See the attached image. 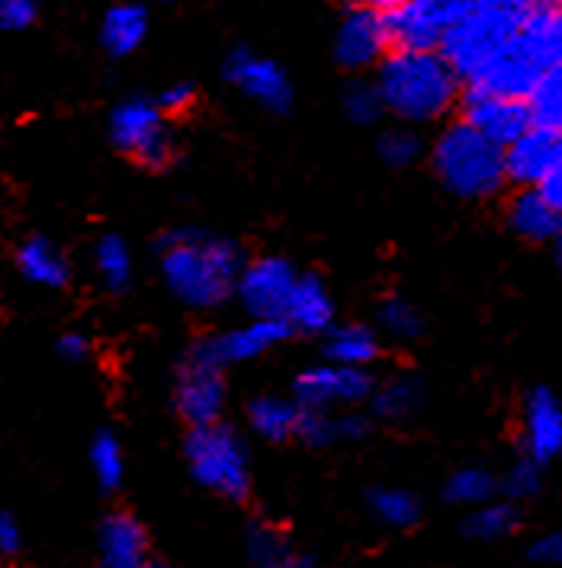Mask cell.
<instances>
[{"mask_svg":"<svg viewBox=\"0 0 562 568\" xmlns=\"http://www.w3.org/2000/svg\"><path fill=\"white\" fill-rule=\"evenodd\" d=\"M373 395V379L360 366H344V363H319L302 369L293 383V398L302 408H319V412H338V408H357L370 402Z\"/></svg>","mask_w":562,"mask_h":568,"instance_id":"9c48e42d","label":"cell"},{"mask_svg":"<svg viewBox=\"0 0 562 568\" xmlns=\"http://www.w3.org/2000/svg\"><path fill=\"white\" fill-rule=\"evenodd\" d=\"M280 568H315V562H312V559H305V556H299V552H293V556H290V559H287Z\"/></svg>","mask_w":562,"mask_h":568,"instance_id":"7bdbcfd3","label":"cell"},{"mask_svg":"<svg viewBox=\"0 0 562 568\" xmlns=\"http://www.w3.org/2000/svg\"><path fill=\"white\" fill-rule=\"evenodd\" d=\"M299 273L287 257L264 254L241 267L235 300L251 318H287V305L297 290Z\"/></svg>","mask_w":562,"mask_h":568,"instance_id":"30bf717a","label":"cell"},{"mask_svg":"<svg viewBox=\"0 0 562 568\" xmlns=\"http://www.w3.org/2000/svg\"><path fill=\"white\" fill-rule=\"evenodd\" d=\"M499 491H502V485L485 466H460L444 485L446 501L463 505V508H479V505L492 501Z\"/></svg>","mask_w":562,"mask_h":568,"instance_id":"4316f807","label":"cell"},{"mask_svg":"<svg viewBox=\"0 0 562 568\" xmlns=\"http://www.w3.org/2000/svg\"><path fill=\"white\" fill-rule=\"evenodd\" d=\"M528 556H531V562H536V566L562 568V527H553L543 537L533 539Z\"/></svg>","mask_w":562,"mask_h":568,"instance_id":"74e56055","label":"cell"},{"mask_svg":"<svg viewBox=\"0 0 562 568\" xmlns=\"http://www.w3.org/2000/svg\"><path fill=\"white\" fill-rule=\"evenodd\" d=\"M392 52L383 7H354L334 36V59L351 71L380 64Z\"/></svg>","mask_w":562,"mask_h":568,"instance_id":"4fadbf2b","label":"cell"},{"mask_svg":"<svg viewBox=\"0 0 562 568\" xmlns=\"http://www.w3.org/2000/svg\"><path fill=\"white\" fill-rule=\"evenodd\" d=\"M508 225L521 239L553 241L562 229V212L536 186H521L508 203Z\"/></svg>","mask_w":562,"mask_h":568,"instance_id":"d6986e66","label":"cell"},{"mask_svg":"<svg viewBox=\"0 0 562 568\" xmlns=\"http://www.w3.org/2000/svg\"><path fill=\"white\" fill-rule=\"evenodd\" d=\"M553 251H556V261H560V267H562V229H560V235L553 239Z\"/></svg>","mask_w":562,"mask_h":568,"instance_id":"f6af8a7d","label":"cell"},{"mask_svg":"<svg viewBox=\"0 0 562 568\" xmlns=\"http://www.w3.org/2000/svg\"><path fill=\"white\" fill-rule=\"evenodd\" d=\"M562 149V135L553 129L531 125L511 145H504V168L514 186H540Z\"/></svg>","mask_w":562,"mask_h":568,"instance_id":"2e32d148","label":"cell"},{"mask_svg":"<svg viewBox=\"0 0 562 568\" xmlns=\"http://www.w3.org/2000/svg\"><path fill=\"white\" fill-rule=\"evenodd\" d=\"M536 3H560V0H536Z\"/></svg>","mask_w":562,"mask_h":568,"instance_id":"7dc6e473","label":"cell"},{"mask_svg":"<svg viewBox=\"0 0 562 568\" xmlns=\"http://www.w3.org/2000/svg\"><path fill=\"white\" fill-rule=\"evenodd\" d=\"M17 267L20 273L46 290H61L68 283V261L59 247L42 235H32L17 247Z\"/></svg>","mask_w":562,"mask_h":568,"instance_id":"603a6c76","label":"cell"},{"mask_svg":"<svg viewBox=\"0 0 562 568\" xmlns=\"http://www.w3.org/2000/svg\"><path fill=\"white\" fill-rule=\"evenodd\" d=\"M351 3H354V7H389V3H392V0H351Z\"/></svg>","mask_w":562,"mask_h":568,"instance_id":"ee69618b","label":"cell"},{"mask_svg":"<svg viewBox=\"0 0 562 568\" xmlns=\"http://www.w3.org/2000/svg\"><path fill=\"white\" fill-rule=\"evenodd\" d=\"M39 17V0H0V30H30Z\"/></svg>","mask_w":562,"mask_h":568,"instance_id":"8d00e7d4","label":"cell"},{"mask_svg":"<svg viewBox=\"0 0 562 568\" xmlns=\"http://www.w3.org/2000/svg\"><path fill=\"white\" fill-rule=\"evenodd\" d=\"M293 334V328L280 318H251L248 325L222 331L215 337L200 341V347L219 366H235V363H248V359L264 357L267 351H273L277 344H283Z\"/></svg>","mask_w":562,"mask_h":568,"instance_id":"9a60e30c","label":"cell"},{"mask_svg":"<svg viewBox=\"0 0 562 568\" xmlns=\"http://www.w3.org/2000/svg\"><path fill=\"white\" fill-rule=\"evenodd\" d=\"M533 125L553 129L562 135V64L550 68L528 97Z\"/></svg>","mask_w":562,"mask_h":568,"instance_id":"f546056e","label":"cell"},{"mask_svg":"<svg viewBox=\"0 0 562 568\" xmlns=\"http://www.w3.org/2000/svg\"><path fill=\"white\" fill-rule=\"evenodd\" d=\"M521 447L540 466L562 459V402L550 389H531L521 412Z\"/></svg>","mask_w":562,"mask_h":568,"instance_id":"5bb4252c","label":"cell"},{"mask_svg":"<svg viewBox=\"0 0 562 568\" xmlns=\"http://www.w3.org/2000/svg\"><path fill=\"white\" fill-rule=\"evenodd\" d=\"M460 74L441 49H392L377 68L385 113L402 122H431L460 100Z\"/></svg>","mask_w":562,"mask_h":568,"instance_id":"7a4b0ae2","label":"cell"},{"mask_svg":"<svg viewBox=\"0 0 562 568\" xmlns=\"http://www.w3.org/2000/svg\"><path fill=\"white\" fill-rule=\"evenodd\" d=\"M344 113L357 122V125H370L385 113L383 93L377 88V81H354L348 93H344Z\"/></svg>","mask_w":562,"mask_h":568,"instance_id":"836d02e7","label":"cell"},{"mask_svg":"<svg viewBox=\"0 0 562 568\" xmlns=\"http://www.w3.org/2000/svg\"><path fill=\"white\" fill-rule=\"evenodd\" d=\"M293 552L297 549L290 546L287 534L280 527H273V524L261 520V524H254L248 530V556L258 568H280Z\"/></svg>","mask_w":562,"mask_h":568,"instance_id":"4dcf8cb0","label":"cell"},{"mask_svg":"<svg viewBox=\"0 0 562 568\" xmlns=\"http://www.w3.org/2000/svg\"><path fill=\"white\" fill-rule=\"evenodd\" d=\"M90 466L93 476L100 481V488L113 491L119 488V481L126 476V459H122V447L110 430H100L90 444Z\"/></svg>","mask_w":562,"mask_h":568,"instance_id":"1f68e13d","label":"cell"},{"mask_svg":"<svg viewBox=\"0 0 562 568\" xmlns=\"http://www.w3.org/2000/svg\"><path fill=\"white\" fill-rule=\"evenodd\" d=\"M473 0H399L385 7L392 49H441Z\"/></svg>","mask_w":562,"mask_h":568,"instance_id":"52a82bcc","label":"cell"},{"mask_svg":"<svg viewBox=\"0 0 562 568\" xmlns=\"http://www.w3.org/2000/svg\"><path fill=\"white\" fill-rule=\"evenodd\" d=\"M93 264L107 290L122 293L132 283V251L119 235H103L93 247Z\"/></svg>","mask_w":562,"mask_h":568,"instance_id":"83f0119b","label":"cell"},{"mask_svg":"<svg viewBox=\"0 0 562 568\" xmlns=\"http://www.w3.org/2000/svg\"><path fill=\"white\" fill-rule=\"evenodd\" d=\"M518 527H521V505L511 498H492L470 510L463 534L475 542H495V539L511 537Z\"/></svg>","mask_w":562,"mask_h":568,"instance_id":"d4e9b609","label":"cell"},{"mask_svg":"<svg viewBox=\"0 0 562 568\" xmlns=\"http://www.w3.org/2000/svg\"><path fill=\"white\" fill-rule=\"evenodd\" d=\"M225 81L248 97L251 103L264 106L270 113H283L290 103H293V81L290 74L277 64L273 59H264L251 49H235L225 68H222Z\"/></svg>","mask_w":562,"mask_h":568,"instance_id":"8fae6325","label":"cell"},{"mask_svg":"<svg viewBox=\"0 0 562 568\" xmlns=\"http://www.w3.org/2000/svg\"><path fill=\"white\" fill-rule=\"evenodd\" d=\"M392 3H399V0H392Z\"/></svg>","mask_w":562,"mask_h":568,"instance_id":"c3c4849f","label":"cell"},{"mask_svg":"<svg viewBox=\"0 0 562 568\" xmlns=\"http://www.w3.org/2000/svg\"><path fill=\"white\" fill-rule=\"evenodd\" d=\"M299 418H302V405H299L297 398L258 395L254 402H248V424H251V430L261 440H270V444L297 437Z\"/></svg>","mask_w":562,"mask_h":568,"instance_id":"7402d4cb","label":"cell"},{"mask_svg":"<svg viewBox=\"0 0 562 568\" xmlns=\"http://www.w3.org/2000/svg\"><path fill=\"white\" fill-rule=\"evenodd\" d=\"M241 267L244 261L235 241L200 229H178L161 239V276L178 302L190 308H219L235 300Z\"/></svg>","mask_w":562,"mask_h":568,"instance_id":"6da1fadb","label":"cell"},{"mask_svg":"<svg viewBox=\"0 0 562 568\" xmlns=\"http://www.w3.org/2000/svg\"><path fill=\"white\" fill-rule=\"evenodd\" d=\"M380 158L389 168H409L421 158V139L414 135L409 125L402 129H389L380 139Z\"/></svg>","mask_w":562,"mask_h":568,"instance_id":"d590c367","label":"cell"},{"mask_svg":"<svg viewBox=\"0 0 562 568\" xmlns=\"http://www.w3.org/2000/svg\"><path fill=\"white\" fill-rule=\"evenodd\" d=\"M543 469L546 466H540L536 459L531 456H521L508 473H504L499 485H502V495L504 498H511V501H531L540 495V488H543Z\"/></svg>","mask_w":562,"mask_h":568,"instance_id":"d6a6232c","label":"cell"},{"mask_svg":"<svg viewBox=\"0 0 562 568\" xmlns=\"http://www.w3.org/2000/svg\"><path fill=\"white\" fill-rule=\"evenodd\" d=\"M287 325L302 334H325L334 325V300L315 273H299L297 290L287 305Z\"/></svg>","mask_w":562,"mask_h":568,"instance_id":"ac0fdd59","label":"cell"},{"mask_svg":"<svg viewBox=\"0 0 562 568\" xmlns=\"http://www.w3.org/2000/svg\"><path fill=\"white\" fill-rule=\"evenodd\" d=\"M370 434V420L360 412H319L302 408L299 418V440L309 447H338V444H357Z\"/></svg>","mask_w":562,"mask_h":568,"instance_id":"ffe728a7","label":"cell"},{"mask_svg":"<svg viewBox=\"0 0 562 568\" xmlns=\"http://www.w3.org/2000/svg\"><path fill=\"white\" fill-rule=\"evenodd\" d=\"M380 325L395 341H412V337H418V331H421V315L405 300H385L380 305Z\"/></svg>","mask_w":562,"mask_h":568,"instance_id":"e575fe53","label":"cell"},{"mask_svg":"<svg viewBox=\"0 0 562 568\" xmlns=\"http://www.w3.org/2000/svg\"><path fill=\"white\" fill-rule=\"evenodd\" d=\"M149 36V10L142 3H117L107 10L100 23V42L110 55H132Z\"/></svg>","mask_w":562,"mask_h":568,"instance_id":"44dd1931","label":"cell"},{"mask_svg":"<svg viewBox=\"0 0 562 568\" xmlns=\"http://www.w3.org/2000/svg\"><path fill=\"white\" fill-rule=\"evenodd\" d=\"M142 568H171V566H168V562H158V559H149Z\"/></svg>","mask_w":562,"mask_h":568,"instance_id":"bcb514c9","label":"cell"},{"mask_svg":"<svg viewBox=\"0 0 562 568\" xmlns=\"http://www.w3.org/2000/svg\"><path fill=\"white\" fill-rule=\"evenodd\" d=\"M377 357H380V337H377L373 328H367V325H341V328L328 331L325 359H331V363L367 369L370 363H377Z\"/></svg>","mask_w":562,"mask_h":568,"instance_id":"cb8c5ba5","label":"cell"},{"mask_svg":"<svg viewBox=\"0 0 562 568\" xmlns=\"http://www.w3.org/2000/svg\"><path fill=\"white\" fill-rule=\"evenodd\" d=\"M460 120L470 122L482 135L495 139L499 145H511L533 125L528 100L504 97L485 88H470V84L460 93Z\"/></svg>","mask_w":562,"mask_h":568,"instance_id":"7c38bea8","label":"cell"},{"mask_svg":"<svg viewBox=\"0 0 562 568\" xmlns=\"http://www.w3.org/2000/svg\"><path fill=\"white\" fill-rule=\"evenodd\" d=\"M556 210L562 212V149L556 154V161H553V168L546 171V178L540 180V186H536Z\"/></svg>","mask_w":562,"mask_h":568,"instance_id":"ab89813d","label":"cell"},{"mask_svg":"<svg viewBox=\"0 0 562 568\" xmlns=\"http://www.w3.org/2000/svg\"><path fill=\"white\" fill-rule=\"evenodd\" d=\"M431 164L446 190L463 200H489L508 183L504 145L463 120L438 135Z\"/></svg>","mask_w":562,"mask_h":568,"instance_id":"3957f363","label":"cell"},{"mask_svg":"<svg viewBox=\"0 0 562 568\" xmlns=\"http://www.w3.org/2000/svg\"><path fill=\"white\" fill-rule=\"evenodd\" d=\"M193 103H197V90L190 88V84H174V88H168L161 97H158V106H161L168 116H180V113H187Z\"/></svg>","mask_w":562,"mask_h":568,"instance_id":"f35d334b","label":"cell"},{"mask_svg":"<svg viewBox=\"0 0 562 568\" xmlns=\"http://www.w3.org/2000/svg\"><path fill=\"white\" fill-rule=\"evenodd\" d=\"M370 510H373V517L380 524H385V527L405 530V527L418 524L421 501L414 498L409 488H373L370 491Z\"/></svg>","mask_w":562,"mask_h":568,"instance_id":"f1b7e54d","label":"cell"},{"mask_svg":"<svg viewBox=\"0 0 562 568\" xmlns=\"http://www.w3.org/2000/svg\"><path fill=\"white\" fill-rule=\"evenodd\" d=\"M533 10L536 0H473L466 17L446 32L441 55L470 84L531 20Z\"/></svg>","mask_w":562,"mask_h":568,"instance_id":"277c9868","label":"cell"},{"mask_svg":"<svg viewBox=\"0 0 562 568\" xmlns=\"http://www.w3.org/2000/svg\"><path fill=\"white\" fill-rule=\"evenodd\" d=\"M421 395H424V389L414 376H392L383 386H373L370 408L377 418L405 420L421 408Z\"/></svg>","mask_w":562,"mask_h":568,"instance_id":"484cf974","label":"cell"},{"mask_svg":"<svg viewBox=\"0 0 562 568\" xmlns=\"http://www.w3.org/2000/svg\"><path fill=\"white\" fill-rule=\"evenodd\" d=\"M110 139L119 151L136 158L142 168H164L174 158V139L168 129V113L158 100L132 97L122 100L110 116Z\"/></svg>","mask_w":562,"mask_h":568,"instance_id":"8992f818","label":"cell"},{"mask_svg":"<svg viewBox=\"0 0 562 568\" xmlns=\"http://www.w3.org/2000/svg\"><path fill=\"white\" fill-rule=\"evenodd\" d=\"M174 408L190 427L212 424V420L222 418V408H225V366H219L200 344L180 363L178 383H174Z\"/></svg>","mask_w":562,"mask_h":568,"instance_id":"ba28073f","label":"cell"},{"mask_svg":"<svg viewBox=\"0 0 562 568\" xmlns=\"http://www.w3.org/2000/svg\"><path fill=\"white\" fill-rule=\"evenodd\" d=\"M20 546H23L20 524L13 520V514H0V552L3 556H17Z\"/></svg>","mask_w":562,"mask_h":568,"instance_id":"60d3db41","label":"cell"},{"mask_svg":"<svg viewBox=\"0 0 562 568\" xmlns=\"http://www.w3.org/2000/svg\"><path fill=\"white\" fill-rule=\"evenodd\" d=\"M100 566L103 568H142L149 562V537H145V527L119 510L110 514L103 524H100Z\"/></svg>","mask_w":562,"mask_h":568,"instance_id":"e0dca14e","label":"cell"},{"mask_svg":"<svg viewBox=\"0 0 562 568\" xmlns=\"http://www.w3.org/2000/svg\"><path fill=\"white\" fill-rule=\"evenodd\" d=\"M59 354L64 359H84L88 357V337L84 334H64L59 341Z\"/></svg>","mask_w":562,"mask_h":568,"instance_id":"b9f144b4","label":"cell"},{"mask_svg":"<svg viewBox=\"0 0 562 568\" xmlns=\"http://www.w3.org/2000/svg\"><path fill=\"white\" fill-rule=\"evenodd\" d=\"M183 453H187V466H190L193 479L203 488L229 498V501L248 498L251 463H248V447L235 427H229L222 420L190 427Z\"/></svg>","mask_w":562,"mask_h":568,"instance_id":"5b68a950","label":"cell"}]
</instances>
